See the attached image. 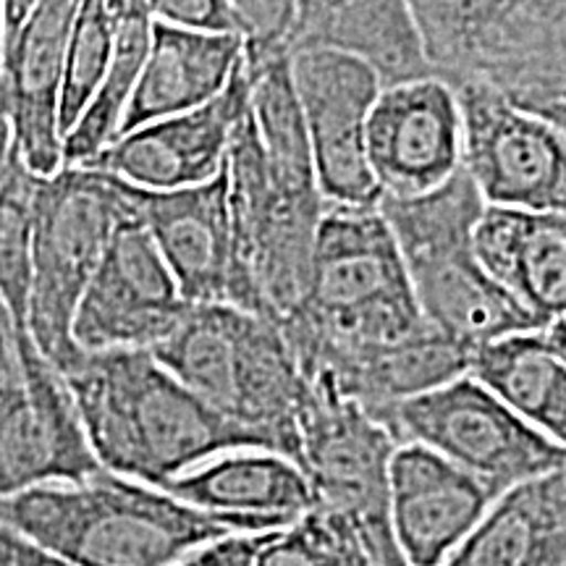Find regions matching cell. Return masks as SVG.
Listing matches in <instances>:
<instances>
[{
	"mask_svg": "<svg viewBox=\"0 0 566 566\" xmlns=\"http://www.w3.org/2000/svg\"><path fill=\"white\" fill-rule=\"evenodd\" d=\"M66 384L92 454L105 472L166 488L208 459L271 443L212 409L150 352H84Z\"/></svg>",
	"mask_w": 566,
	"mask_h": 566,
	"instance_id": "obj_1",
	"label": "cell"
},
{
	"mask_svg": "<svg viewBox=\"0 0 566 566\" xmlns=\"http://www.w3.org/2000/svg\"><path fill=\"white\" fill-rule=\"evenodd\" d=\"M428 328L380 208L325 205L307 294L281 323L304 378L346 354L407 342Z\"/></svg>",
	"mask_w": 566,
	"mask_h": 566,
	"instance_id": "obj_2",
	"label": "cell"
},
{
	"mask_svg": "<svg viewBox=\"0 0 566 566\" xmlns=\"http://www.w3.org/2000/svg\"><path fill=\"white\" fill-rule=\"evenodd\" d=\"M0 527L76 566H174L233 535L216 514L105 470L84 483L0 495Z\"/></svg>",
	"mask_w": 566,
	"mask_h": 566,
	"instance_id": "obj_3",
	"label": "cell"
},
{
	"mask_svg": "<svg viewBox=\"0 0 566 566\" xmlns=\"http://www.w3.org/2000/svg\"><path fill=\"white\" fill-rule=\"evenodd\" d=\"M378 208L391 226L424 321L438 334L472 354L499 338L543 331L480 263L475 229L485 202L464 168L433 192L380 200Z\"/></svg>",
	"mask_w": 566,
	"mask_h": 566,
	"instance_id": "obj_4",
	"label": "cell"
},
{
	"mask_svg": "<svg viewBox=\"0 0 566 566\" xmlns=\"http://www.w3.org/2000/svg\"><path fill=\"white\" fill-rule=\"evenodd\" d=\"M150 354L212 409L300 464V409L307 380L281 325L231 304H192Z\"/></svg>",
	"mask_w": 566,
	"mask_h": 566,
	"instance_id": "obj_5",
	"label": "cell"
},
{
	"mask_svg": "<svg viewBox=\"0 0 566 566\" xmlns=\"http://www.w3.org/2000/svg\"><path fill=\"white\" fill-rule=\"evenodd\" d=\"M137 216L129 184L92 166H63L40 176L32 223V283L27 334L38 352L66 375L84 349L74 317L113 233Z\"/></svg>",
	"mask_w": 566,
	"mask_h": 566,
	"instance_id": "obj_6",
	"label": "cell"
},
{
	"mask_svg": "<svg viewBox=\"0 0 566 566\" xmlns=\"http://www.w3.org/2000/svg\"><path fill=\"white\" fill-rule=\"evenodd\" d=\"M449 87L480 82L522 105L566 66V0H409Z\"/></svg>",
	"mask_w": 566,
	"mask_h": 566,
	"instance_id": "obj_7",
	"label": "cell"
},
{
	"mask_svg": "<svg viewBox=\"0 0 566 566\" xmlns=\"http://www.w3.org/2000/svg\"><path fill=\"white\" fill-rule=\"evenodd\" d=\"M370 415L396 446H424L501 495L566 470V449L537 433L470 373Z\"/></svg>",
	"mask_w": 566,
	"mask_h": 566,
	"instance_id": "obj_8",
	"label": "cell"
},
{
	"mask_svg": "<svg viewBox=\"0 0 566 566\" xmlns=\"http://www.w3.org/2000/svg\"><path fill=\"white\" fill-rule=\"evenodd\" d=\"M226 181L239 268L263 317L281 325L307 294L325 200L321 189L289 187L275 179L250 111L233 132Z\"/></svg>",
	"mask_w": 566,
	"mask_h": 566,
	"instance_id": "obj_9",
	"label": "cell"
},
{
	"mask_svg": "<svg viewBox=\"0 0 566 566\" xmlns=\"http://www.w3.org/2000/svg\"><path fill=\"white\" fill-rule=\"evenodd\" d=\"M457 92L462 168L488 208L566 212V137L480 82Z\"/></svg>",
	"mask_w": 566,
	"mask_h": 566,
	"instance_id": "obj_10",
	"label": "cell"
},
{
	"mask_svg": "<svg viewBox=\"0 0 566 566\" xmlns=\"http://www.w3.org/2000/svg\"><path fill=\"white\" fill-rule=\"evenodd\" d=\"M292 82L325 205L378 208L367 163V118L384 90L378 74L352 55L302 51L292 53Z\"/></svg>",
	"mask_w": 566,
	"mask_h": 566,
	"instance_id": "obj_11",
	"label": "cell"
},
{
	"mask_svg": "<svg viewBox=\"0 0 566 566\" xmlns=\"http://www.w3.org/2000/svg\"><path fill=\"white\" fill-rule=\"evenodd\" d=\"M192 304L184 300L166 260L139 216L113 233L76 307L74 338L84 352H150L179 328Z\"/></svg>",
	"mask_w": 566,
	"mask_h": 566,
	"instance_id": "obj_12",
	"label": "cell"
},
{
	"mask_svg": "<svg viewBox=\"0 0 566 566\" xmlns=\"http://www.w3.org/2000/svg\"><path fill=\"white\" fill-rule=\"evenodd\" d=\"M129 195L184 300L189 304H231L263 317L233 247L226 166L216 179L197 187L171 192L129 187Z\"/></svg>",
	"mask_w": 566,
	"mask_h": 566,
	"instance_id": "obj_13",
	"label": "cell"
},
{
	"mask_svg": "<svg viewBox=\"0 0 566 566\" xmlns=\"http://www.w3.org/2000/svg\"><path fill=\"white\" fill-rule=\"evenodd\" d=\"M17 357L21 386L0 409V495L84 483L103 472L66 384L27 328H17Z\"/></svg>",
	"mask_w": 566,
	"mask_h": 566,
	"instance_id": "obj_14",
	"label": "cell"
},
{
	"mask_svg": "<svg viewBox=\"0 0 566 566\" xmlns=\"http://www.w3.org/2000/svg\"><path fill=\"white\" fill-rule=\"evenodd\" d=\"M391 433L357 401L325 384H307L300 409V467L317 504L336 509L359 527L388 520Z\"/></svg>",
	"mask_w": 566,
	"mask_h": 566,
	"instance_id": "obj_15",
	"label": "cell"
},
{
	"mask_svg": "<svg viewBox=\"0 0 566 566\" xmlns=\"http://www.w3.org/2000/svg\"><path fill=\"white\" fill-rule=\"evenodd\" d=\"M367 163L380 200L433 192L462 168L457 92L438 76L380 90L367 118Z\"/></svg>",
	"mask_w": 566,
	"mask_h": 566,
	"instance_id": "obj_16",
	"label": "cell"
},
{
	"mask_svg": "<svg viewBox=\"0 0 566 566\" xmlns=\"http://www.w3.org/2000/svg\"><path fill=\"white\" fill-rule=\"evenodd\" d=\"M250 111V74L244 55L216 101L181 116L118 134L92 168L147 192L197 187L223 171L233 132Z\"/></svg>",
	"mask_w": 566,
	"mask_h": 566,
	"instance_id": "obj_17",
	"label": "cell"
},
{
	"mask_svg": "<svg viewBox=\"0 0 566 566\" xmlns=\"http://www.w3.org/2000/svg\"><path fill=\"white\" fill-rule=\"evenodd\" d=\"M82 0H38L0 53V105L24 166L51 176L63 166L61 90Z\"/></svg>",
	"mask_w": 566,
	"mask_h": 566,
	"instance_id": "obj_18",
	"label": "cell"
},
{
	"mask_svg": "<svg viewBox=\"0 0 566 566\" xmlns=\"http://www.w3.org/2000/svg\"><path fill=\"white\" fill-rule=\"evenodd\" d=\"M499 499L424 446H396L388 464V530L409 566H443Z\"/></svg>",
	"mask_w": 566,
	"mask_h": 566,
	"instance_id": "obj_19",
	"label": "cell"
},
{
	"mask_svg": "<svg viewBox=\"0 0 566 566\" xmlns=\"http://www.w3.org/2000/svg\"><path fill=\"white\" fill-rule=\"evenodd\" d=\"M160 491L216 514L239 535L281 533L317 504L302 467L265 449L226 451Z\"/></svg>",
	"mask_w": 566,
	"mask_h": 566,
	"instance_id": "obj_20",
	"label": "cell"
},
{
	"mask_svg": "<svg viewBox=\"0 0 566 566\" xmlns=\"http://www.w3.org/2000/svg\"><path fill=\"white\" fill-rule=\"evenodd\" d=\"M302 51L352 55L384 87L433 76L409 0H296L289 53Z\"/></svg>",
	"mask_w": 566,
	"mask_h": 566,
	"instance_id": "obj_21",
	"label": "cell"
},
{
	"mask_svg": "<svg viewBox=\"0 0 566 566\" xmlns=\"http://www.w3.org/2000/svg\"><path fill=\"white\" fill-rule=\"evenodd\" d=\"M244 55V34L200 32L155 21L150 53L118 134L202 108L226 90Z\"/></svg>",
	"mask_w": 566,
	"mask_h": 566,
	"instance_id": "obj_22",
	"label": "cell"
},
{
	"mask_svg": "<svg viewBox=\"0 0 566 566\" xmlns=\"http://www.w3.org/2000/svg\"><path fill=\"white\" fill-rule=\"evenodd\" d=\"M475 252L485 271L543 328L566 315V212L485 205L475 229Z\"/></svg>",
	"mask_w": 566,
	"mask_h": 566,
	"instance_id": "obj_23",
	"label": "cell"
},
{
	"mask_svg": "<svg viewBox=\"0 0 566 566\" xmlns=\"http://www.w3.org/2000/svg\"><path fill=\"white\" fill-rule=\"evenodd\" d=\"M470 357V352L430 325L407 342L338 357L304 380L331 386L338 396L373 412L467 375Z\"/></svg>",
	"mask_w": 566,
	"mask_h": 566,
	"instance_id": "obj_24",
	"label": "cell"
},
{
	"mask_svg": "<svg viewBox=\"0 0 566 566\" xmlns=\"http://www.w3.org/2000/svg\"><path fill=\"white\" fill-rule=\"evenodd\" d=\"M443 566H566V470L506 491Z\"/></svg>",
	"mask_w": 566,
	"mask_h": 566,
	"instance_id": "obj_25",
	"label": "cell"
},
{
	"mask_svg": "<svg viewBox=\"0 0 566 566\" xmlns=\"http://www.w3.org/2000/svg\"><path fill=\"white\" fill-rule=\"evenodd\" d=\"M470 375L537 433L566 449V363L543 331L480 346L470 357Z\"/></svg>",
	"mask_w": 566,
	"mask_h": 566,
	"instance_id": "obj_26",
	"label": "cell"
},
{
	"mask_svg": "<svg viewBox=\"0 0 566 566\" xmlns=\"http://www.w3.org/2000/svg\"><path fill=\"white\" fill-rule=\"evenodd\" d=\"M111 11V61L103 84L87 108L63 137V163L87 166L122 129L126 105L150 53L155 17L150 0H108Z\"/></svg>",
	"mask_w": 566,
	"mask_h": 566,
	"instance_id": "obj_27",
	"label": "cell"
},
{
	"mask_svg": "<svg viewBox=\"0 0 566 566\" xmlns=\"http://www.w3.org/2000/svg\"><path fill=\"white\" fill-rule=\"evenodd\" d=\"M40 176L13 153L0 181V302L17 328H27L32 283V223Z\"/></svg>",
	"mask_w": 566,
	"mask_h": 566,
	"instance_id": "obj_28",
	"label": "cell"
},
{
	"mask_svg": "<svg viewBox=\"0 0 566 566\" xmlns=\"http://www.w3.org/2000/svg\"><path fill=\"white\" fill-rule=\"evenodd\" d=\"M258 566H373L357 520L315 504L289 530L273 533Z\"/></svg>",
	"mask_w": 566,
	"mask_h": 566,
	"instance_id": "obj_29",
	"label": "cell"
},
{
	"mask_svg": "<svg viewBox=\"0 0 566 566\" xmlns=\"http://www.w3.org/2000/svg\"><path fill=\"white\" fill-rule=\"evenodd\" d=\"M111 11L108 0H82L76 13L74 32L69 42L66 74L61 90V134L80 122L97 87L103 84L111 61Z\"/></svg>",
	"mask_w": 566,
	"mask_h": 566,
	"instance_id": "obj_30",
	"label": "cell"
},
{
	"mask_svg": "<svg viewBox=\"0 0 566 566\" xmlns=\"http://www.w3.org/2000/svg\"><path fill=\"white\" fill-rule=\"evenodd\" d=\"M244 42L252 48H286L296 0H229Z\"/></svg>",
	"mask_w": 566,
	"mask_h": 566,
	"instance_id": "obj_31",
	"label": "cell"
},
{
	"mask_svg": "<svg viewBox=\"0 0 566 566\" xmlns=\"http://www.w3.org/2000/svg\"><path fill=\"white\" fill-rule=\"evenodd\" d=\"M155 21L200 32H239L229 0H150Z\"/></svg>",
	"mask_w": 566,
	"mask_h": 566,
	"instance_id": "obj_32",
	"label": "cell"
},
{
	"mask_svg": "<svg viewBox=\"0 0 566 566\" xmlns=\"http://www.w3.org/2000/svg\"><path fill=\"white\" fill-rule=\"evenodd\" d=\"M271 535H226L179 558L174 566H258L260 551Z\"/></svg>",
	"mask_w": 566,
	"mask_h": 566,
	"instance_id": "obj_33",
	"label": "cell"
},
{
	"mask_svg": "<svg viewBox=\"0 0 566 566\" xmlns=\"http://www.w3.org/2000/svg\"><path fill=\"white\" fill-rule=\"evenodd\" d=\"M520 108L541 116L566 137V66L548 84H543L533 97H527Z\"/></svg>",
	"mask_w": 566,
	"mask_h": 566,
	"instance_id": "obj_34",
	"label": "cell"
},
{
	"mask_svg": "<svg viewBox=\"0 0 566 566\" xmlns=\"http://www.w3.org/2000/svg\"><path fill=\"white\" fill-rule=\"evenodd\" d=\"M0 566H76L51 551L34 546L11 530L0 527Z\"/></svg>",
	"mask_w": 566,
	"mask_h": 566,
	"instance_id": "obj_35",
	"label": "cell"
},
{
	"mask_svg": "<svg viewBox=\"0 0 566 566\" xmlns=\"http://www.w3.org/2000/svg\"><path fill=\"white\" fill-rule=\"evenodd\" d=\"M21 384L19 357H17V325H13L9 310L0 302V396Z\"/></svg>",
	"mask_w": 566,
	"mask_h": 566,
	"instance_id": "obj_36",
	"label": "cell"
},
{
	"mask_svg": "<svg viewBox=\"0 0 566 566\" xmlns=\"http://www.w3.org/2000/svg\"><path fill=\"white\" fill-rule=\"evenodd\" d=\"M359 530H363V543L373 566H409L407 558L401 556L399 546L394 543L391 530H388V520L373 522V525Z\"/></svg>",
	"mask_w": 566,
	"mask_h": 566,
	"instance_id": "obj_37",
	"label": "cell"
},
{
	"mask_svg": "<svg viewBox=\"0 0 566 566\" xmlns=\"http://www.w3.org/2000/svg\"><path fill=\"white\" fill-rule=\"evenodd\" d=\"M38 0H0V53L9 48L13 34L19 32L21 21L30 13Z\"/></svg>",
	"mask_w": 566,
	"mask_h": 566,
	"instance_id": "obj_38",
	"label": "cell"
},
{
	"mask_svg": "<svg viewBox=\"0 0 566 566\" xmlns=\"http://www.w3.org/2000/svg\"><path fill=\"white\" fill-rule=\"evenodd\" d=\"M13 153H17V147H13L11 122H9V116H6L3 105H0V181H3L6 171H9V163L13 158Z\"/></svg>",
	"mask_w": 566,
	"mask_h": 566,
	"instance_id": "obj_39",
	"label": "cell"
},
{
	"mask_svg": "<svg viewBox=\"0 0 566 566\" xmlns=\"http://www.w3.org/2000/svg\"><path fill=\"white\" fill-rule=\"evenodd\" d=\"M543 336H546L551 349H554L566 363V315L558 317L554 323H548L546 328H543Z\"/></svg>",
	"mask_w": 566,
	"mask_h": 566,
	"instance_id": "obj_40",
	"label": "cell"
}]
</instances>
